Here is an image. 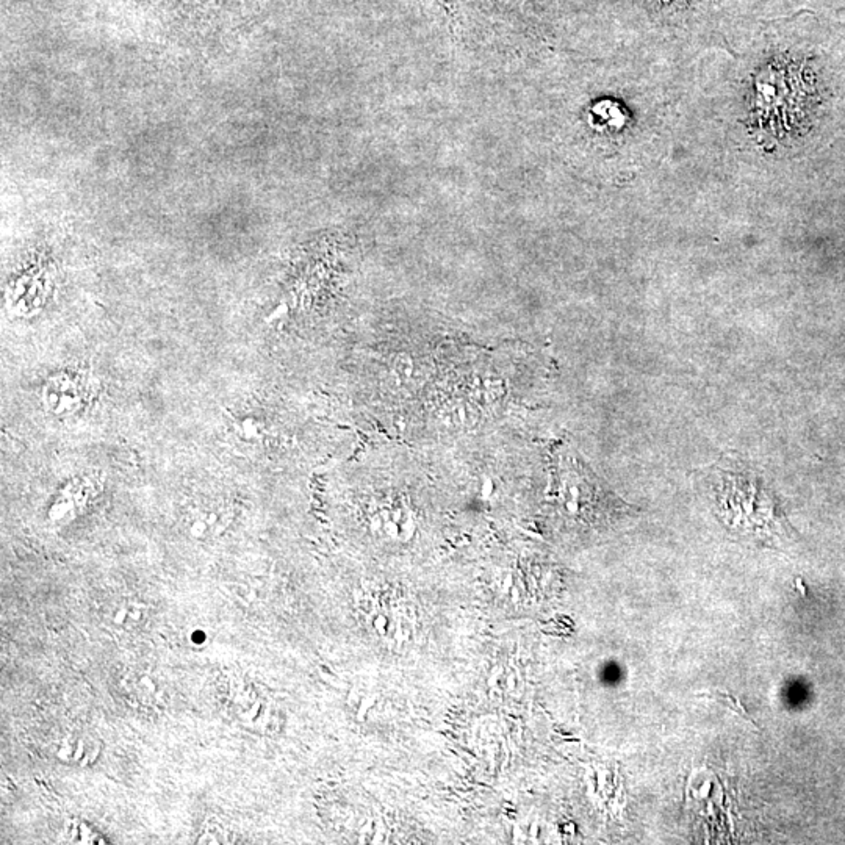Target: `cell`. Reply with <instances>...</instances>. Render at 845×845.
<instances>
[{
  "mask_svg": "<svg viewBox=\"0 0 845 845\" xmlns=\"http://www.w3.org/2000/svg\"><path fill=\"white\" fill-rule=\"evenodd\" d=\"M794 94H797V79L789 67H768L761 74L757 83V113L762 121L776 124L780 118L789 116L795 106Z\"/></svg>",
  "mask_w": 845,
  "mask_h": 845,
  "instance_id": "6da1fadb",
  "label": "cell"
},
{
  "mask_svg": "<svg viewBox=\"0 0 845 845\" xmlns=\"http://www.w3.org/2000/svg\"><path fill=\"white\" fill-rule=\"evenodd\" d=\"M709 697H711V698H716L717 701H720V703H726V705H728L730 707H732V709H734V711L739 714V716H742L745 720H748V722H751V723H753V725H756V723L753 722V718H751V717L748 716V714H747V711L743 709V706H742L741 703H739V700H736L734 697H732V695L726 693V692H711V693H709Z\"/></svg>",
  "mask_w": 845,
  "mask_h": 845,
  "instance_id": "7a4b0ae2",
  "label": "cell"
},
{
  "mask_svg": "<svg viewBox=\"0 0 845 845\" xmlns=\"http://www.w3.org/2000/svg\"><path fill=\"white\" fill-rule=\"evenodd\" d=\"M376 700H378V695H371V697H367L365 700L362 701V706H360V711H359V720L365 718L367 711L376 703Z\"/></svg>",
  "mask_w": 845,
  "mask_h": 845,
  "instance_id": "3957f363",
  "label": "cell"
},
{
  "mask_svg": "<svg viewBox=\"0 0 845 845\" xmlns=\"http://www.w3.org/2000/svg\"><path fill=\"white\" fill-rule=\"evenodd\" d=\"M374 625H376V629L379 631V634H380L382 637H384V636H385V632H387V629H385V625H387V620H385V617H384V615H379L378 618H376Z\"/></svg>",
  "mask_w": 845,
  "mask_h": 845,
  "instance_id": "277c9868",
  "label": "cell"
},
{
  "mask_svg": "<svg viewBox=\"0 0 845 845\" xmlns=\"http://www.w3.org/2000/svg\"><path fill=\"white\" fill-rule=\"evenodd\" d=\"M501 672H503V668H501V667L493 668V673H492L490 678H488V686H490V687H493V686H494V682L498 681V675H499Z\"/></svg>",
  "mask_w": 845,
  "mask_h": 845,
  "instance_id": "5b68a950",
  "label": "cell"
},
{
  "mask_svg": "<svg viewBox=\"0 0 845 845\" xmlns=\"http://www.w3.org/2000/svg\"><path fill=\"white\" fill-rule=\"evenodd\" d=\"M512 581H513V579H512V576H510V574L507 576V578L504 579V584H503V592H504V593L509 592V588L512 587Z\"/></svg>",
  "mask_w": 845,
  "mask_h": 845,
  "instance_id": "8992f818",
  "label": "cell"
},
{
  "mask_svg": "<svg viewBox=\"0 0 845 845\" xmlns=\"http://www.w3.org/2000/svg\"><path fill=\"white\" fill-rule=\"evenodd\" d=\"M396 638H398V647H401V643H403V626H401V625H398Z\"/></svg>",
  "mask_w": 845,
  "mask_h": 845,
  "instance_id": "52a82bcc",
  "label": "cell"
},
{
  "mask_svg": "<svg viewBox=\"0 0 845 845\" xmlns=\"http://www.w3.org/2000/svg\"><path fill=\"white\" fill-rule=\"evenodd\" d=\"M512 601L513 603H518L520 601V595H518V588L512 587Z\"/></svg>",
  "mask_w": 845,
  "mask_h": 845,
  "instance_id": "ba28073f",
  "label": "cell"
},
{
  "mask_svg": "<svg viewBox=\"0 0 845 845\" xmlns=\"http://www.w3.org/2000/svg\"><path fill=\"white\" fill-rule=\"evenodd\" d=\"M507 686H509V691H512L513 686H515V678H513V675H509V678H507Z\"/></svg>",
  "mask_w": 845,
  "mask_h": 845,
  "instance_id": "9c48e42d",
  "label": "cell"
}]
</instances>
